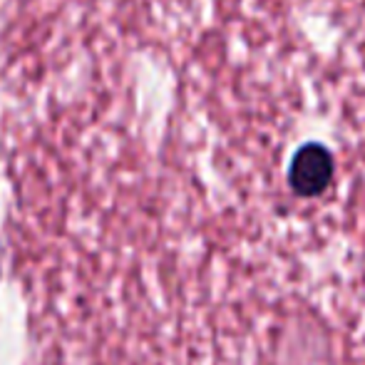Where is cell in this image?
Returning a JSON list of instances; mask_svg holds the SVG:
<instances>
[{"instance_id": "obj_1", "label": "cell", "mask_w": 365, "mask_h": 365, "mask_svg": "<svg viewBox=\"0 0 365 365\" xmlns=\"http://www.w3.org/2000/svg\"><path fill=\"white\" fill-rule=\"evenodd\" d=\"M333 179V157L323 145L311 142L293 154L289 167V184L298 197H318Z\"/></svg>"}]
</instances>
